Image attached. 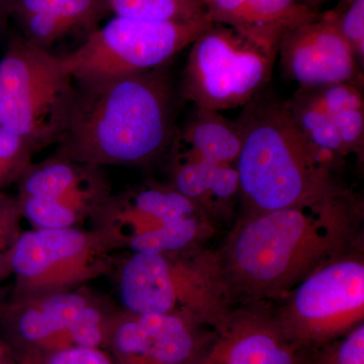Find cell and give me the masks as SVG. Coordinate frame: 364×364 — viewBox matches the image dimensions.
Returning a JSON list of instances; mask_svg holds the SVG:
<instances>
[{"label":"cell","mask_w":364,"mask_h":364,"mask_svg":"<svg viewBox=\"0 0 364 364\" xmlns=\"http://www.w3.org/2000/svg\"><path fill=\"white\" fill-rule=\"evenodd\" d=\"M42 364H116L102 347H71L48 354Z\"/></svg>","instance_id":"obj_27"},{"label":"cell","mask_w":364,"mask_h":364,"mask_svg":"<svg viewBox=\"0 0 364 364\" xmlns=\"http://www.w3.org/2000/svg\"><path fill=\"white\" fill-rule=\"evenodd\" d=\"M6 299H4L2 296L1 291H0V313H1L2 308H4V304H6Z\"/></svg>","instance_id":"obj_33"},{"label":"cell","mask_w":364,"mask_h":364,"mask_svg":"<svg viewBox=\"0 0 364 364\" xmlns=\"http://www.w3.org/2000/svg\"><path fill=\"white\" fill-rule=\"evenodd\" d=\"M308 352L287 338L272 305H235L214 328L202 364H306Z\"/></svg>","instance_id":"obj_15"},{"label":"cell","mask_w":364,"mask_h":364,"mask_svg":"<svg viewBox=\"0 0 364 364\" xmlns=\"http://www.w3.org/2000/svg\"><path fill=\"white\" fill-rule=\"evenodd\" d=\"M237 124L242 215L306 207L347 191L334 176L340 165L309 142L289 100L262 90L244 105Z\"/></svg>","instance_id":"obj_3"},{"label":"cell","mask_w":364,"mask_h":364,"mask_svg":"<svg viewBox=\"0 0 364 364\" xmlns=\"http://www.w3.org/2000/svg\"><path fill=\"white\" fill-rule=\"evenodd\" d=\"M347 157L354 155L359 162L364 156V107L347 109L331 117Z\"/></svg>","instance_id":"obj_24"},{"label":"cell","mask_w":364,"mask_h":364,"mask_svg":"<svg viewBox=\"0 0 364 364\" xmlns=\"http://www.w3.org/2000/svg\"><path fill=\"white\" fill-rule=\"evenodd\" d=\"M75 93L60 56L21 36L0 59V128L21 136L36 152L56 144Z\"/></svg>","instance_id":"obj_5"},{"label":"cell","mask_w":364,"mask_h":364,"mask_svg":"<svg viewBox=\"0 0 364 364\" xmlns=\"http://www.w3.org/2000/svg\"><path fill=\"white\" fill-rule=\"evenodd\" d=\"M117 16L152 21H189L207 18L203 0H107Z\"/></svg>","instance_id":"obj_21"},{"label":"cell","mask_w":364,"mask_h":364,"mask_svg":"<svg viewBox=\"0 0 364 364\" xmlns=\"http://www.w3.org/2000/svg\"><path fill=\"white\" fill-rule=\"evenodd\" d=\"M91 227L104 230L119 250L152 254L203 245L215 231L202 208L169 184L159 183L112 195Z\"/></svg>","instance_id":"obj_8"},{"label":"cell","mask_w":364,"mask_h":364,"mask_svg":"<svg viewBox=\"0 0 364 364\" xmlns=\"http://www.w3.org/2000/svg\"><path fill=\"white\" fill-rule=\"evenodd\" d=\"M340 31L351 49L353 50L359 64L364 63V0H351L345 13L337 14Z\"/></svg>","instance_id":"obj_26"},{"label":"cell","mask_w":364,"mask_h":364,"mask_svg":"<svg viewBox=\"0 0 364 364\" xmlns=\"http://www.w3.org/2000/svg\"><path fill=\"white\" fill-rule=\"evenodd\" d=\"M16 364H42V358L38 354H26L18 359V363Z\"/></svg>","instance_id":"obj_31"},{"label":"cell","mask_w":364,"mask_h":364,"mask_svg":"<svg viewBox=\"0 0 364 364\" xmlns=\"http://www.w3.org/2000/svg\"><path fill=\"white\" fill-rule=\"evenodd\" d=\"M9 6L21 37L46 50L72 33L92 32L107 11V0H9Z\"/></svg>","instance_id":"obj_18"},{"label":"cell","mask_w":364,"mask_h":364,"mask_svg":"<svg viewBox=\"0 0 364 364\" xmlns=\"http://www.w3.org/2000/svg\"><path fill=\"white\" fill-rule=\"evenodd\" d=\"M306 364H364V323L344 336L308 351Z\"/></svg>","instance_id":"obj_23"},{"label":"cell","mask_w":364,"mask_h":364,"mask_svg":"<svg viewBox=\"0 0 364 364\" xmlns=\"http://www.w3.org/2000/svg\"><path fill=\"white\" fill-rule=\"evenodd\" d=\"M18 358H16L13 349L0 337V364H16Z\"/></svg>","instance_id":"obj_28"},{"label":"cell","mask_w":364,"mask_h":364,"mask_svg":"<svg viewBox=\"0 0 364 364\" xmlns=\"http://www.w3.org/2000/svg\"><path fill=\"white\" fill-rule=\"evenodd\" d=\"M9 0H0V35L6 30L9 20Z\"/></svg>","instance_id":"obj_30"},{"label":"cell","mask_w":364,"mask_h":364,"mask_svg":"<svg viewBox=\"0 0 364 364\" xmlns=\"http://www.w3.org/2000/svg\"><path fill=\"white\" fill-rule=\"evenodd\" d=\"M284 75L299 87L355 83L363 85V67L340 31L336 14H326L289 31L279 43Z\"/></svg>","instance_id":"obj_14"},{"label":"cell","mask_w":364,"mask_h":364,"mask_svg":"<svg viewBox=\"0 0 364 364\" xmlns=\"http://www.w3.org/2000/svg\"><path fill=\"white\" fill-rule=\"evenodd\" d=\"M173 140L171 88L161 67L75 82L54 155L102 168L145 166Z\"/></svg>","instance_id":"obj_2"},{"label":"cell","mask_w":364,"mask_h":364,"mask_svg":"<svg viewBox=\"0 0 364 364\" xmlns=\"http://www.w3.org/2000/svg\"><path fill=\"white\" fill-rule=\"evenodd\" d=\"M213 335L214 328L186 318L119 309L104 348L116 364H202Z\"/></svg>","instance_id":"obj_13"},{"label":"cell","mask_w":364,"mask_h":364,"mask_svg":"<svg viewBox=\"0 0 364 364\" xmlns=\"http://www.w3.org/2000/svg\"><path fill=\"white\" fill-rule=\"evenodd\" d=\"M117 244L100 228L23 230L9 251L11 298L70 291L112 272Z\"/></svg>","instance_id":"obj_9"},{"label":"cell","mask_w":364,"mask_h":364,"mask_svg":"<svg viewBox=\"0 0 364 364\" xmlns=\"http://www.w3.org/2000/svg\"><path fill=\"white\" fill-rule=\"evenodd\" d=\"M272 309L287 338L306 352L363 324V247L326 263Z\"/></svg>","instance_id":"obj_7"},{"label":"cell","mask_w":364,"mask_h":364,"mask_svg":"<svg viewBox=\"0 0 364 364\" xmlns=\"http://www.w3.org/2000/svg\"><path fill=\"white\" fill-rule=\"evenodd\" d=\"M182 92L200 109L244 107L264 90L277 54L214 23L191 45Z\"/></svg>","instance_id":"obj_11"},{"label":"cell","mask_w":364,"mask_h":364,"mask_svg":"<svg viewBox=\"0 0 364 364\" xmlns=\"http://www.w3.org/2000/svg\"><path fill=\"white\" fill-rule=\"evenodd\" d=\"M20 200L18 196L0 191V251L9 253L18 237L23 233Z\"/></svg>","instance_id":"obj_25"},{"label":"cell","mask_w":364,"mask_h":364,"mask_svg":"<svg viewBox=\"0 0 364 364\" xmlns=\"http://www.w3.org/2000/svg\"><path fill=\"white\" fill-rule=\"evenodd\" d=\"M363 203L327 200L242 215L217 250L234 305H274L326 263L363 247Z\"/></svg>","instance_id":"obj_1"},{"label":"cell","mask_w":364,"mask_h":364,"mask_svg":"<svg viewBox=\"0 0 364 364\" xmlns=\"http://www.w3.org/2000/svg\"><path fill=\"white\" fill-rule=\"evenodd\" d=\"M18 186L23 219L33 229L85 228L112 195L102 167L56 155L33 164Z\"/></svg>","instance_id":"obj_12"},{"label":"cell","mask_w":364,"mask_h":364,"mask_svg":"<svg viewBox=\"0 0 364 364\" xmlns=\"http://www.w3.org/2000/svg\"><path fill=\"white\" fill-rule=\"evenodd\" d=\"M35 153L23 138L0 128V189L18 183L33 164Z\"/></svg>","instance_id":"obj_22"},{"label":"cell","mask_w":364,"mask_h":364,"mask_svg":"<svg viewBox=\"0 0 364 364\" xmlns=\"http://www.w3.org/2000/svg\"><path fill=\"white\" fill-rule=\"evenodd\" d=\"M203 4L213 23L232 28L274 54L289 31L318 16L301 0H203Z\"/></svg>","instance_id":"obj_16"},{"label":"cell","mask_w":364,"mask_h":364,"mask_svg":"<svg viewBox=\"0 0 364 364\" xmlns=\"http://www.w3.org/2000/svg\"><path fill=\"white\" fill-rule=\"evenodd\" d=\"M178 140L196 154L217 164H236L242 146L237 122H230L219 112L200 107H196L195 116Z\"/></svg>","instance_id":"obj_19"},{"label":"cell","mask_w":364,"mask_h":364,"mask_svg":"<svg viewBox=\"0 0 364 364\" xmlns=\"http://www.w3.org/2000/svg\"><path fill=\"white\" fill-rule=\"evenodd\" d=\"M11 270L9 265V252L4 253L0 251V282L11 277Z\"/></svg>","instance_id":"obj_29"},{"label":"cell","mask_w":364,"mask_h":364,"mask_svg":"<svg viewBox=\"0 0 364 364\" xmlns=\"http://www.w3.org/2000/svg\"><path fill=\"white\" fill-rule=\"evenodd\" d=\"M109 275L124 312L174 316L215 328L235 306L217 251L203 245L172 253L127 251L117 255Z\"/></svg>","instance_id":"obj_4"},{"label":"cell","mask_w":364,"mask_h":364,"mask_svg":"<svg viewBox=\"0 0 364 364\" xmlns=\"http://www.w3.org/2000/svg\"><path fill=\"white\" fill-rule=\"evenodd\" d=\"M301 2L306 4V6L312 9V4H318V2L324 1V0H301Z\"/></svg>","instance_id":"obj_32"},{"label":"cell","mask_w":364,"mask_h":364,"mask_svg":"<svg viewBox=\"0 0 364 364\" xmlns=\"http://www.w3.org/2000/svg\"><path fill=\"white\" fill-rule=\"evenodd\" d=\"M111 299L83 286L6 299L0 313V337L18 359L41 358L71 347L104 348L119 311Z\"/></svg>","instance_id":"obj_6"},{"label":"cell","mask_w":364,"mask_h":364,"mask_svg":"<svg viewBox=\"0 0 364 364\" xmlns=\"http://www.w3.org/2000/svg\"><path fill=\"white\" fill-rule=\"evenodd\" d=\"M213 25L210 16L152 21L116 16L60 58L75 82L132 75L161 68Z\"/></svg>","instance_id":"obj_10"},{"label":"cell","mask_w":364,"mask_h":364,"mask_svg":"<svg viewBox=\"0 0 364 364\" xmlns=\"http://www.w3.org/2000/svg\"><path fill=\"white\" fill-rule=\"evenodd\" d=\"M171 145L169 186L202 208L213 222L229 218L239 200L236 164L208 161L178 139Z\"/></svg>","instance_id":"obj_17"},{"label":"cell","mask_w":364,"mask_h":364,"mask_svg":"<svg viewBox=\"0 0 364 364\" xmlns=\"http://www.w3.org/2000/svg\"><path fill=\"white\" fill-rule=\"evenodd\" d=\"M289 102L294 122L309 142L339 165L343 164L347 155L331 117L313 102L305 88L299 87Z\"/></svg>","instance_id":"obj_20"}]
</instances>
